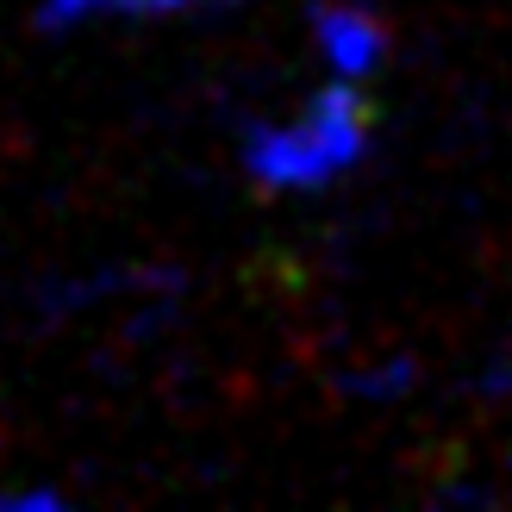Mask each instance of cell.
<instances>
[{
  "instance_id": "cell-1",
  "label": "cell",
  "mask_w": 512,
  "mask_h": 512,
  "mask_svg": "<svg viewBox=\"0 0 512 512\" xmlns=\"http://www.w3.org/2000/svg\"><path fill=\"white\" fill-rule=\"evenodd\" d=\"M369 150V100L356 94V82H331L306 100V113L288 125H256L244 138V169L256 188L275 194H306L338 182L344 169Z\"/></svg>"
},
{
  "instance_id": "cell-2",
  "label": "cell",
  "mask_w": 512,
  "mask_h": 512,
  "mask_svg": "<svg viewBox=\"0 0 512 512\" xmlns=\"http://www.w3.org/2000/svg\"><path fill=\"white\" fill-rule=\"evenodd\" d=\"M313 38H319V57L331 63L338 82H363L388 57V32H381V19L369 7H319Z\"/></svg>"
},
{
  "instance_id": "cell-3",
  "label": "cell",
  "mask_w": 512,
  "mask_h": 512,
  "mask_svg": "<svg viewBox=\"0 0 512 512\" xmlns=\"http://www.w3.org/2000/svg\"><path fill=\"white\" fill-rule=\"evenodd\" d=\"M182 7H207V0H44L38 19L44 25H82L100 13H182Z\"/></svg>"
},
{
  "instance_id": "cell-4",
  "label": "cell",
  "mask_w": 512,
  "mask_h": 512,
  "mask_svg": "<svg viewBox=\"0 0 512 512\" xmlns=\"http://www.w3.org/2000/svg\"><path fill=\"white\" fill-rule=\"evenodd\" d=\"M406 381H413V363H400V356H394L388 369H369V375H356V381H350V394H369V400H394V394L406 388Z\"/></svg>"
},
{
  "instance_id": "cell-5",
  "label": "cell",
  "mask_w": 512,
  "mask_h": 512,
  "mask_svg": "<svg viewBox=\"0 0 512 512\" xmlns=\"http://www.w3.org/2000/svg\"><path fill=\"white\" fill-rule=\"evenodd\" d=\"M63 494L57 488H13V494H0V512H57Z\"/></svg>"
},
{
  "instance_id": "cell-6",
  "label": "cell",
  "mask_w": 512,
  "mask_h": 512,
  "mask_svg": "<svg viewBox=\"0 0 512 512\" xmlns=\"http://www.w3.org/2000/svg\"><path fill=\"white\" fill-rule=\"evenodd\" d=\"M219 7H225V0H219Z\"/></svg>"
}]
</instances>
